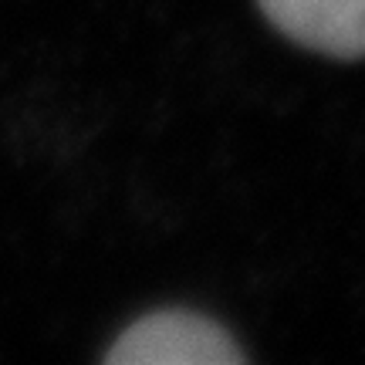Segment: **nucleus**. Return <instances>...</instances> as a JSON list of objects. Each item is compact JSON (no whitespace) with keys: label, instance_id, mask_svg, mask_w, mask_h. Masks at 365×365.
I'll use <instances>...</instances> for the list:
<instances>
[{"label":"nucleus","instance_id":"obj_1","mask_svg":"<svg viewBox=\"0 0 365 365\" xmlns=\"http://www.w3.org/2000/svg\"><path fill=\"white\" fill-rule=\"evenodd\" d=\"M112 365H237L244 352L217 322L190 312H159L139 318L108 349Z\"/></svg>","mask_w":365,"mask_h":365},{"label":"nucleus","instance_id":"obj_2","mask_svg":"<svg viewBox=\"0 0 365 365\" xmlns=\"http://www.w3.org/2000/svg\"><path fill=\"white\" fill-rule=\"evenodd\" d=\"M281 34L331 58H365V0H257Z\"/></svg>","mask_w":365,"mask_h":365}]
</instances>
